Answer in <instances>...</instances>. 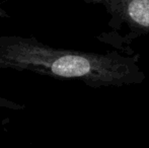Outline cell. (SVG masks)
I'll return each mask as SVG.
<instances>
[{
    "instance_id": "cell-1",
    "label": "cell",
    "mask_w": 149,
    "mask_h": 148,
    "mask_svg": "<svg viewBox=\"0 0 149 148\" xmlns=\"http://www.w3.org/2000/svg\"><path fill=\"white\" fill-rule=\"evenodd\" d=\"M52 72L62 77H78L88 73L90 64L88 60L80 56L67 55L57 59L52 64Z\"/></svg>"
},
{
    "instance_id": "cell-2",
    "label": "cell",
    "mask_w": 149,
    "mask_h": 148,
    "mask_svg": "<svg viewBox=\"0 0 149 148\" xmlns=\"http://www.w3.org/2000/svg\"><path fill=\"white\" fill-rule=\"evenodd\" d=\"M132 19L143 26H149V0H132L128 5Z\"/></svg>"
}]
</instances>
